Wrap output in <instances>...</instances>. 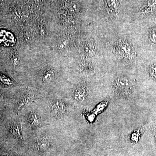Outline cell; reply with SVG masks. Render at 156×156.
Segmentation results:
<instances>
[{
    "label": "cell",
    "mask_w": 156,
    "mask_h": 156,
    "mask_svg": "<svg viewBox=\"0 0 156 156\" xmlns=\"http://www.w3.org/2000/svg\"><path fill=\"white\" fill-rule=\"evenodd\" d=\"M115 93L123 98H128L132 92V84L128 78L120 77L117 78L114 83Z\"/></svg>",
    "instance_id": "1"
},
{
    "label": "cell",
    "mask_w": 156,
    "mask_h": 156,
    "mask_svg": "<svg viewBox=\"0 0 156 156\" xmlns=\"http://www.w3.org/2000/svg\"><path fill=\"white\" fill-rule=\"evenodd\" d=\"M52 112L55 115H60L65 113L66 106L63 102L58 100L53 101L51 105Z\"/></svg>",
    "instance_id": "2"
},
{
    "label": "cell",
    "mask_w": 156,
    "mask_h": 156,
    "mask_svg": "<svg viewBox=\"0 0 156 156\" xmlns=\"http://www.w3.org/2000/svg\"><path fill=\"white\" fill-rule=\"evenodd\" d=\"M73 98L79 102H85L88 98V93L84 88H79L76 89L74 92Z\"/></svg>",
    "instance_id": "3"
},
{
    "label": "cell",
    "mask_w": 156,
    "mask_h": 156,
    "mask_svg": "<svg viewBox=\"0 0 156 156\" xmlns=\"http://www.w3.org/2000/svg\"><path fill=\"white\" fill-rule=\"evenodd\" d=\"M22 125L20 123L14 124L11 126L10 128L11 134L14 138L19 140H22Z\"/></svg>",
    "instance_id": "4"
},
{
    "label": "cell",
    "mask_w": 156,
    "mask_h": 156,
    "mask_svg": "<svg viewBox=\"0 0 156 156\" xmlns=\"http://www.w3.org/2000/svg\"><path fill=\"white\" fill-rule=\"evenodd\" d=\"M28 122L32 127H38L41 123V118L37 114L32 112L29 115Z\"/></svg>",
    "instance_id": "5"
},
{
    "label": "cell",
    "mask_w": 156,
    "mask_h": 156,
    "mask_svg": "<svg viewBox=\"0 0 156 156\" xmlns=\"http://www.w3.org/2000/svg\"><path fill=\"white\" fill-rule=\"evenodd\" d=\"M50 147V144L47 139L43 138L39 140L37 143V147L40 151H45Z\"/></svg>",
    "instance_id": "6"
},
{
    "label": "cell",
    "mask_w": 156,
    "mask_h": 156,
    "mask_svg": "<svg viewBox=\"0 0 156 156\" xmlns=\"http://www.w3.org/2000/svg\"><path fill=\"white\" fill-rule=\"evenodd\" d=\"M34 98V97L33 95L30 94H28L24 95L20 102L19 105H18V109H20L22 108L23 106H24V105L30 101Z\"/></svg>",
    "instance_id": "7"
},
{
    "label": "cell",
    "mask_w": 156,
    "mask_h": 156,
    "mask_svg": "<svg viewBox=\"0 0 156 156\" xmlns=\"http://www.w3.org/2000/svg\"><path fill=\"white\" fill-rule=\"evenodd\" d=\"M107 4L109 8L112 11H116L119 9L117 0H107Z\"/></svg>",
    "instance_id": "8"
},
{
    "label": "cell",
    "mask_w": 156,
    "mask_h": 156,
    "mask_svg": "<svg viewBox=\"0 0 156 156\" xmlns=\"http://www.w3.org/2000/svg\"><path fill=\"white\" fill-rule=\"evenodd\" d=\"M53 77V73L52 71L47 72L44 76H43V80L44 82H49L52 80Z\"/></svg>",
    "instance_id": "9"
},
{
    "label": "cell",
    "mask_w": 156,
    "mask_h": 156,
    "mask_svg": "<svg viewBox=\"0 0 156 156\" xmlns=\"http://www.w3.org/2000/svg\"><path fill=\"white\" fill-rule=\"evenodd\" d=\"M156 7V0L155 1H152V2H149L148 3L147 5L146 6L145 10V11H148L149 10L153 9Z\"/></svg>",
    "instance_id": "10"
},
{
    "label": "cell",
    "mask_w": 156,
    "mask_h": 156,
    "mask_svg": "<svg viewBox=\"0 0 156 156\" xmlns=\"http://www.w3.org/2000/svg\"><path fill=\"white\" fill-rule=\"evenodd\" d=\"M150 73L151 76L156 79V66H152L150 68Z\"/></svg>",
    "instance_id": "11"
},
{
    "label": "cell",
    "mask_w": 156,
    "mask_h": 156,
    "mask_svg": "<svg viewBox=\"0 0 156 156\" xmlns=\"http://www.w3.org/2000/svg\"><path fill=\"white\" fill-rule=\"evenodd\" d=\"M1 81L3 82L4 83L7 84V85H10L11 84V81L7 77L4 76H2L1 77Z\"/></svg>",
    "instance_id": "12"
},
{
    "label": "cell",
    "mask_w": 156,
    "mask_h": 156,
    "mask_svg": "<svg viewBox=\"0 0 156 156\" xmlns=\"http://www.w3.org/2000/svg\"><path fill=\"white\" fill-rule=\"evenodd\" d=\"M151 39L152 42L156 43V28L155 29L152 33Z\"/></svg>",
    "instance_id": "13"
},
{
    "label": "cell",
    "mask_w": 156,
    "mask_h": 156,
    "mask_svg": "<svg viewBox=\"0 0 156 156\" xmlns=\"http://www.w3.org/2000/svg\"><path fill=\"white\" fill-rule=\"evenodd\" d=\"M8 156H18V155H17L10 154V155H8Z\"/></svg>",
    "instance_id": "14"
},
{
    "label": "cell",
    "mask_w": 156,
    "mask_h": 156,
    "mask_svg": "<svg viewBox=\"0 0 156 156\" xmlns=\"http://www.w3.org/2000/svg\"><path fill=\"white\" fill-rule=\"evenodd\" d=\"M1 114H0V119H1Z\"/></svg>",
    "instance_id": "15"
}]
</instances>
